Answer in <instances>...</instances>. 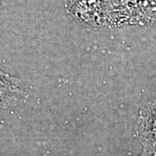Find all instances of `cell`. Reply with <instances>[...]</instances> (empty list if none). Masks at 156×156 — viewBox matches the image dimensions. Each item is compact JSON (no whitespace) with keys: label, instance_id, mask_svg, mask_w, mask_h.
I'll use <instances>...</instances> for the list:
<instances>
[{"label":"cell","instance_id":"cell-1","mask_svg":"<svg viewBox=\"0 0 156 156\" xmlns=\"http://www.w3.org/2000/svg\"><path fill=\"white\" fill-rule=\"evenodd\" d=\"M105 28L156 26V0H106Z\"/></svg>","mask_w":156,"mask_h":156},{"label":"cell","instance_id":"cell-2","mask_svg":"<svg viewBox=\"0 0 156 156\" xmlns=\"http://www.w3.org/2000/svg\"><path fill=\"white\" fill-rule=\"evenodd\" d=\"M64 7L80 24L92 28H105L106 0H64Z\"/></svg>","mask_w":156,"mask_h":156},{"label":"cell","instance_id":"cell-5","mask_svg":"<svg viewBox=\"0 0 156 156\" xmlns=\"http://www.w3.org/2000/svg\"><path fill=\"white\" fill-rule=\"evenodd\" d=\"M125 156H148V155H145V154L142 153L141 155H134V154H128V155H126Z\"/></svg>","mask_w":156,"mask_h":156},{"label":"cell","instance_id":"cell-7","mask_svg":"<svg viewBox=\"0 0 156 156\" xmlns=\"http://www.w3.org/2000/svg\"><path fill=\"white\" fill-rule=\"evenodd\" d=\"M0 1H1V0H0Z\"/></svg>","mask_w":156,"mask_h":156},{"label":"cell","instance_id":"cell-6","mask_svg":"<svg viewBox=\"0 0 156 156\" xmlns=\"http://www.w3.org/2000/svg\"><path fill=\"white\" fill-rule=\"evenodd\" d=\"M4 73V72H3V71H2V70L0 69V73Z\"/></svg>","mask_w":156,"mask_h":156},{"label":"cell","instance_id":"cell-3","mask_svg":"<svg viewBox=\"0 0 156 156\" xmlns=\"http://www.w3.org/2000/svg\"><path fill=\"white\" fill-rule=\"evenodd\" d=\"M135 134L142 146V153L156 156V99L148 101L140 108Z\"/></svg>","mask_w":156,"mask_h":156},{"label":"cell","instance_id":"cell-4","mask_svg":"<svg viewBox=\"0 0 156 156\" xmlns=\"http://www.w3.org/2000/svg\"><path fill=\"white\" fill-rule=\"evenodd\" d=\"M28 97L25 84L16 77L5 73H0V107L7 108L16 106Z\"/></svg>","mask_w":156,"mask_h":156}]
</instances>
